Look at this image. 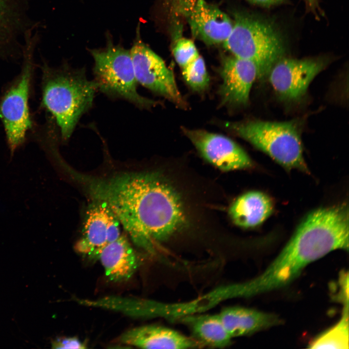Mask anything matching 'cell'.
<instances>
[{"label":"cell","instance_id":"1","mask_svg":"<svg viewBox=\"0 0 349 349\" xmlns=\"http://www.w3.org/2000/svg\"><path fill=\"white\" fill-rule=\"evenodd\" d=\"M96 200L105 202L133 242L150 254L155 241H163L185 223L181 199L174 188L155 173L123 174L91 183Z\"/></svg>","mask_w":349,"mask_h":349},{"label":"cell","instance_id":"2","mask_svg":"<svg viewBox=\"0 0 349 349\" xmlns=\"http://www.w3.org/2000/svg\"><path fill=\"white\" fill-rule=\"evenodd\" d=\"M338 249H349V209L345 203L308 214L267 268L266 275L274 284L287 286L308 265Z\"/></svg>","mask_w":349,"mask_h":349},{"label":"cell","instance_id":"3","mask_svg":"<svg viewBox=\"0 0 349 349\" xmlns=\"http://www.w3.org/2000/svg\"><path fill=\"white\" fill-rule=\"evenodd\" d=\"M42 91L43 106L52 115L61 139L67 141L81 116L93 107L97 90L84 68H74L67 62L57 67L44 63Z\"/></svg>","mask_w":349,"mask_h":349},{"label":"cell","instance_id":"4","mask_svg":"<svg viewBox=\"0 0 349 349\" xmlns=\"http://www.w3.org/2000/svg\"><path fill=\"white\" fill-rule=\"evenodd\" d=\"M222 44L233 56L254 63L260 79L268 78L285 52L282 39L270 24L242 14L235 15L232 31Z\"/></svg>","mask_w":349,"mask_h":349},{"label":"cell","instance_id":"5","mask_svg":"<svg viewBox=\"0 0 349 349\" xmlns=\"http://www.w3.org/2000/svg\"><path fill=\"white\" fill-rule=\"evenodd\" d=\"M105 48L90 49L94 61V80L97 90L108 97L121 99L140 109H148L156 102L140 95L137 91L136 80L130 50L121 45L114 44L111 37L107 36Z\"/></svg>","mask_w":349,"mask_h":349},{"label":"cell","instance_id":"6","mask_svg":"<svg viewBox=\"0 0 349 349\" xmlns=\"http://www.w3.org/2000/svg\"><path fill=\"white\" fill-rule=\"evenodd\" d=\"M226 127L282 166L308 173L300 132L293 122H228Z\"/></svg>","mask_w":349,"mask_h":349},{"label":"cell","instance_id":"7","mask_svg":"<svg viewBox=\"0 0 349 349\" xmlns=\"http://www.w3.org/2000/svg\"><path fill=\"white\" fill-rule=\"evenodd\" d=\"M25 40L21 70L0 99V118L11 155L24 143L26 133L32 126L28 99L37 39L36 35L28 31L25 34Z\"/></svg>","mask_w":349,"mask_h":349},{"label":"cell","instance_id":"8","mask_svg":"<svg viewBox=\"0 0 349 349\" xmlns=\"http://www.w3.org/2000/svg\"><path fill=\"white\" fill-rule=\"evenodd\" d=\"M139 27L130 50L137 82L184 108L186 104L177 87L173 72L162 59L142 41Z\"/></svg>","mask_w":349,"mask_h":349},{"label":"cell","instance_id":"9","mask_svg":"<svg viewBox=\"0 0 349 349\" xmlns=\"http://www.w3.org/2000/svg\"><path fill=\"white\" fill-rule=\"evenodd\" d=\"M325 66L326 62L321 58H283L273 66L268 78L280 98L287 101H298Z\"/></svg>","mask_w":349,"mask_h":349},{"label":"cell","instance_id":"10","mask_svg":"<svg viewBox=\"0 0 349 349\" xmlns=\"http://www.w3.org/2000/svg\"><path fill=\"white\" fill-rule=\"evenodd\" d=\"M176 10L186 18L192 36L208 45L223 43L233 28L230 17L205 0H178Z\"/></svg>","mask_w":349,"mask_h":349},{"label":"cell","instance_id":"11","mask_svg":"<svg viewBox=\"0 0 349 349\" xmlns=\"http://www.w3.org/2000/svg\"><path fill=\"white\" fill-rule=\"evenodd\" d=\"M120 223L104 202L96 200L88 210L80 238L75 248L89 258L97 259L101 250L121 235Z\"/></svg>","mask_w":349,"mask_h":349},{"label":"cell","instance_id":"12","mask_svg":"<svg viewBox=\"0 0 349 349\" xmlns=\"http://www.w3.org/2000/svg\"><path fill=\"white\" fill-rule=\"evenodd\" d=\"M183 130L203 157L220 170L229 171L252 166L246 153L229 138L203 130Z\"/></svg>","mask_w":349,"mask_h":349},{"label":"cell","instance_id":"13","mask_svg":"<svg viewBox=\"0 0 349 349\" xmlns=\"http://www.w3.org/2000/svg\"><path fill=\"white\" fill-rule=\"evenodd\" d=\"M220 74L222 82L219 93L222 104H247L253 84L257 78L254 63L234 56L228 57L222 61Z\"/></svg>","mask_w":349,"mask_h":349},{"label":"cell","instance_id":"14","mask_svg":"<svg viewBox=\"0 0 349 349\" xmlns=\"http://www.w3.org/2000/svg\"><path fill=\"white\" fill-rule=\"evenodd\" d=\"M118 341L122 344L143 349H186L202 347L192 337L156 325L132 328L121 335Z\"/></svg>","mask_w":349,"mask_h":349},{"label":"cell","instance_id":"15","mask_svg":"<svg viewBox=\"0 0 349 349\" xmlns=\"http://www.w3.org/2000/svg\"><path fill=\"white\" fill-rule=\"evenodd\" d=\"M99 260L107 278L113 282L127 281L140 266V260L127 238L121 235L100 251Z\"/></svg>","mask_w":349,"mask_h":349},{"label":"cell","instance_id":"16","mask_svg":"<svg viewBox=\"0 0 349 349\" xmlns=\"http://www.w3.org/2000/svg\"><path fill=\"white\" fill-rule=\"evenodd\" d=\"M218 314L232 339L252 334L280 322L275 315L239 306L225 307Z\"/></svg>","mask_w":349,"mask_h":349},{"label":"cell","instance_id":"17","mask_svg":"<svg viewBox=\"0 0 349 349\" xmlns=\"http://www.w3.org/2000/svg\"><path fill=\"white\" fill-rule=\"evenodd\" d=\"M272 211V202L267 195L252 191L238 197L230 206L229 213L237 225L252 228L263 222Z\"/></svg>","mask_w":349,"mask_h":349},{"label":"cell","instance_id":"18","mask_svg":"<svg viewBox=\"0 0 349 349\" xmlns=\"http://www.w3.org/2000/svg\"><path fill=\"white\" fill-rule=\"evenodd\" d=\"M190 327L192 338L201 346L223 348L229 346L232 337L217 314H193L179 319Z\"/></svg>","mask_w":349,"mask_h":349},{"label":"cell","instance_id":"19","mask_svg":"<svg viewBox=\"0 0 349 349\" xmlns=\"http://www.w3.org/2000/svg\"><path fill=\"white\" fill-rule=\"evenodd\" d=\"M341 317L333 326L319 335L309 345L311 349H349V298L343 299Z\"/></svg>","mask_w":349,"mask_h":349},{"label":"cell","instance_id":"20","mask_svg":"<svg viewBox=\"0 0 349 349\" xmlns=\"http://www.w3.org/2000/svg\"><path fill=\"white\" fill-rule=\"evenodd\" d=\"M17 0H0V48L13 39L20 23Z\"/></svg>","mask_w":349,"mask_h":349},{"label":"cell","instance_id":"21","mask_svg":"<svg viewBox=\"0 0 349 349\" xmlns=\"http://www.w3.org/2000/svg\"><path fill=\"white\" fill-rule=\"evenodd\" d=\"M182 69L185 81L193 90L202 91L208 86L209 79L201 56L199 55Z\"/></svg>","mask_w":349,"mask_h":349},{"label":"cell","instance_id":"22","mask_svg":"<svg viewBox=\"0 0 349 349\" xmlns=\"http://www.w3.org/2000/svg\"><path fill=\"white\" fill-rule=\"evenodd\" d=\"M173 52L176 62L181 68L185 67L200 55L194 43L184 38H180L176 42Z\"/></svg>","mask_w":349,"mask_h":349},{"label":"cell","instance_id":"23","mask_svg":"<svg viewBox=\"0 0 349 349\" xmlns=\"http://www.w3.org/2000/svg\"><path fill=\"white\" fill-rule=\"evenodd\" d=\"M53 349H85L86 345L77 337L58 338L51 342Z\"/></svg>","mask_w":349,"mask_h":349},{"label":"cell","instance_id":"24","mask_svg":"<svg viewBox=\"0 0 349 349\" xmlns=\"http://www.w3.org/2000/svg\"><path fill=\"white\" fill-rule=\"evenodd\" d=\"M251 2L266 7H270L283 3L284 0H249Z\"/></svg>","mask_w":349,"mask_h":349},{"label":"cell","instance_id":"25","mask_svg":"<svg viewBox=\"0 0 349 349\" xmlns=\"http://www.w3.org/2000/svg\"><path fill=\"white\" fill-rule=\"evenodd\" d=\"M306 3L308 4L309 7L315 10L317 8L318 2L317 0H304Z\"/></svg>","mask_w":349,"mask_h":349},{"label":"cell","instance_id":"26","mask_svg":"<svg viewBox=\"0 0 349 349\" xmlns=\"http://www.w3.org/2000/svg\"><path fill=\"white\" fill-rule=\"evenodd\" d=\"M171 0L173 2L172 4H173V5L175 7L177 4L178 0Z\"/></svg>","mask_w":349,"mask_h":349}]
</instances>
